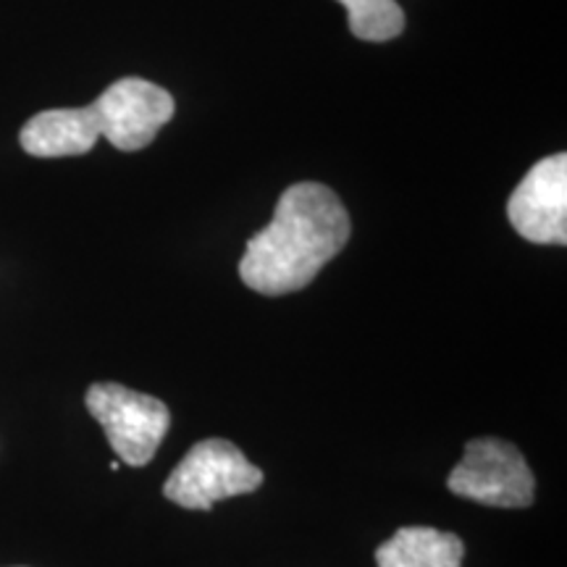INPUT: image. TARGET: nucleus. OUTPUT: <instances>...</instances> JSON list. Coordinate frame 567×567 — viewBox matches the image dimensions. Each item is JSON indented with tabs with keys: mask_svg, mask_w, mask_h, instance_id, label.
Segmentation results:
<instances>
[{
	"mask_svg": "<svg viewBox=\"0 0 567 567\" xmlns=\"http://www.w3.org/2000/svg\"><path fill=\"white\" fill-rule=\"evenodd\" d=\"M350 231L334 189L318 182L292 184L276 203L271 224L247 239L239 279L268 297L300 292L342 252Z\"/></svg>",
	"mask_w": 567,
	"mask_h": 567,
	"instance_id": "1",
	"label": "nucleus"
},
{
	"mask_svg": "<svg viewBox=\"0 0 567 567\" xmlns=\"http://www.w3.org/2000/svg\"><path fill=\"white\" fill-rule=\"evenodd\" d=\"M264 484V471L255 467L226 439H205L184 455L163 484V496L184 509H210L216 502L250 494Z\"/></svg>",
	"mask_w": 567,
	"mask_h": 567,
	"instance_id": "2",
	"label": "nucleus"
},
{
	"mask_svg": "<svg viewBox=\"0 0 567 567\" xmlns=\"http://www.w3.org/2000/svg\"><path fill=\"white\" fill-rule=\"evenodd\" d=\"M84 402L109 436L113 452L132 467L151 463L172 425V413L158 396L134 392L111 381L92 384Z\"/></svg>",
	"mask_w": 567,
	"mask_h": 567,
	"instance_id": "3",
	"label": "nucleus"
},
{
	"mask_svg": "<svg viewBox=\"0 0 567 567\" xmlns=\"http://www.w3.org/2000/svg\"><path fill=\"white\" fill-rule=\"evenodd\" d=\"M452 494L486 507H528L534 502L536 478L520 450L505 439H473L446 481Z\"/></svg>",
	"mask_w": 567,
	"mask_h": 567,
	"instance_id": "4",
	"label": "nucleus"
},
{
	"mask_svg": "<svg viewBox=\"0 0 567 567\" xmlns=\"http://www.w3.org/2000/svg\"><path fill=\"white\" fill-rule=\"evenodd\" d=\"M92 122L101 137L124 153L145 151L158 132L172 122L174 97L158 84L124 76L90 103Z\"/></svg>",
	"mask_w": 567,
	"mask_h": 567,
	"instance_id": "5",
	"label": "nucleus"
},
{
	"mask_svg": "<svg viewBox=\"0 0 567 567\" xmlns=\"http://www.w3.org/2000/svg\"><path fill=\"white\" fill-rule=\"evenodd\" d=\"M507 218L523 239L536 245H567V155L538 161L515 187Z\"/></svg>",
	"mask_w": 567,
	"mask_h": 567,
	"instance_id": "6",
	"label": "nucleus"
},
{
	"mask_svg": "<svg viewBox=\"0 0 567 567\" xmlns=\"http://www.w3.org/2000/svg\"><path fill=\"white\" fill-rule=\"evenodd\" d=\"M101 134L92 122L90 105L84 109H51L32 116L21 126L19 142L34 158H69L95 147Z\"/></svg>",
	"mask_w": 567,
	"mask_h": 567,
	"instance_id": "7",
	"label": "nucleus"
},
{
	"mask_svg": "<svg viewBox=\"0 0 567 567\" xmlns=\"http://www.w3.org/2000/svg\"><path fill=\"white\" fill-rule=\"evenodd\" d=\"M463 557V538L425 526L400 528L375 549L379 567H460Z\"/></svg>",
	"mask_w": 567,
	"mask_h": 567,
	"instance_id": "8",
	"label": "nucleus"
},
{
	"mask_svg": "<svg viewBox=\"0 0 567 567\" xmlns=\"http://www.w3.org/2000/svg\"><path fill=\"white\" fill-rule=\"evenodd\" d=\"M347 9L350 32L365 42H386L405 30V11L396 0H339Z\"/></svg>",
	"mask_w": 567,
	"mask_h": 567,
	"instance_id": "9",
	"label": "nucleus"
}]
</instances>
